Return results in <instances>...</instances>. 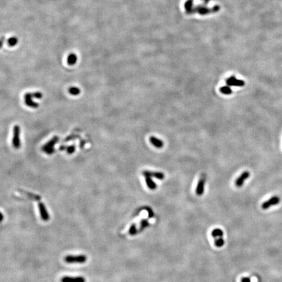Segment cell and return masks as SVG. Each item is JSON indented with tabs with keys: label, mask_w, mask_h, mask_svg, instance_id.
<instances>
[{
	"label": "cell",
	"mask_w": 282,
	"mask_h": 282,
	"mask_svg": "<svg viewBox=\"0 0 282 282\" xmlns=\"http://www.w3.org/2000/svg\"><path fill=\"white\" fill-rule=\"evenodd\" d=\"M86 260H87V257L85 255H67L64 259L65 262L68 264H82V263H84Z\"/></svg>",
	"instance_id": "6da1fadb"
},
{
	"label": "cell",
	"mask_w": 282,
	"mask_h": 282,
	"mask_svg": "<svg viewBox=\"0 0 282 282\" xmlns=\"http://www.w3.org/2000/svg\"><path fill=\"white\" fill-rule=\"evenodd\" d=\"M280 202V198L278 196H274L270 198L268 201L264 202L262 204L261 207L263 210H267L271 206L277 205Z\"/></svg>",
	"instance_id": "7a4b0ae2"
},
{
	"label": "cell",
	"mask_w": 282,
	"mask_h": 282,
	"mask_svg": "<svg viewBox=\"0 0 282 282\" xmlns=\"http://www.w3.org/2000/svg\"><path fill=\"white\" fill-rule=\"evenodd\" d=\"M20 128L18 126H16L14 127V134L13 139V144L14 148L18 149L20 148Z\"/></svg>",
	"instance_id": "3957f363"
},
{
	"label": "cell",
	"mask_w": 282,
	"mask_h": 282,
	"mask_svg": "<svg viewBox=\"0 0 282 282\" xmlns=\"http://www.w3.org/2000/svg\"><path fill=\"white\" fill-rule=\"evenodd\" d=\"M250 173L249 171H244L243 172L242 174L238 176V178L236 179L235 181V185L236 187H240L243 186L244 182L250 177Z\"/></svg>",
	"instance_id": "277c9868"
},
{
	"label": "cell",
	"mask_w": 282,
	"mask_h": 282,
	"mask_svg": "<svg viewBox=\"0 0 282 282\" xmlns=\"http://www.w3.org/2000/svg\"><path fill=\"white\" fill-rule=\"evenodd\" d=\"M142 174L144 176H150V177H154L159 180H163L165 178V174L161 172H152L149 171H144L142 172Z\"/></svg>",
	"instance_id": "5b68a950"
},
{
	"label": "cell",
	"mask_w": 282,
	"mask_h": 282,
	"mask_svg": "<svg viewBox=\"0 0 282 282\" xmlns=\"http://www.w3.org/2000/svg\"><path fill=\"white\" fill-rule=\"evenodd\" d=\"M206 178L205 177H201L199 180L197 188H196V194L199 196H201L205 191V186Z\"/></svg>",
	"instance_id": "8992f818"
},
{
	"label": "cell",
	"mask_w": 282,
	"mask_h": 282,
	"mask_svg": "<svg viewBox=\"0 0 282 282\" xmlns=\"http://www.w3.org/2000/svg\"><path fill=\"white\" fill-rule=\"evenodd\" d=\"M39 212H40V215L42 220L44 221H47L48 220H49V214H48V212L47 211V210L45 207L44 205H43V203H39Z\"/></svg>",
	"instance_id": "52a82bcc"
},
{
	"label": "cell",
	"mask_w": 282,
	"mask_h": 282,
	"mask_svg": "<svg viewBox=\"0 0 282 282\" xmlns=\"http://www.w3.org/2000/svg\"><path fill=\"white\" fill-rule=\"evenodd\" d=\"M61 282H86V280L82 276H64L61 279Z\"/></svg>",
	"instance_id": "ba28073f"
},
{
	"label": "cell",
	"mask_w": 282,
	"mask_h": 282,
	"mask_svg": "<svg viewBox=\"0 0 282 282\" xmlns=\"http://www.w3.org/2000/svg\"><path fill=\"white\" fill-rule=\"evenodd\" d=\"M227 84L229 86H239V87H242L245 85V82L242 80H238L235 77H231L229 78L227 80Z\"/></svg>",
	"instance_id": "9c48e42d"
},
{
	"label": "cell",
	"mask_w": 282,
	"mask_h": 282,
	"mask_svg": "<svg viewBox=\"0 0 282 282\" xmlns=\"http://www.w3.org/2000/svg\"><path fill=\"white\" fill-rule=\"evenodd\" d=\"M32 97H33L32 93L26 94L25 96H24L25 103H26V105H28V106H29L30 107L36 108V107H38V104L35 103V102H33V101L32 99Z\"/></svg>",
	"instance_id": "30bf717a"
},
{
	"label": "cell",
	"mask_w": 282,
	"mask_h": 282,
	"mask_svg": "<svg viewBox=\"0 0 282 282\" xmlns=\"http://www.w3.org/2000/svg\"><path fill=\"white\" fill-rule=\"evenodd\" d=\"M56 141H57V137H54L53 140H52L50 141L49 142H48V144H47L46 145L44 146V147L43 148V150H44V151L48 153V154H50L52 153V152H53V147H54V144L56 142Z\"/></svg>",
	"instance_id": "8fae6325"
},
{
	"label": "cell",
	"mask_w": 282,
	"mask_h": 282,
	"mask_svg": "<svg viewBox=\"0 0 282 282\" xmlns=\"http://www.w3.org/2000/svg\"><path fill=\"white\" fill-rule=\"evenodd\" d=\"M150 142L155 146L157 148H163V146L164 145L163 142L159 139L158 138H157L156 137L152 136L150 137Z\"/></svg>",
	"instance_id": "7c38bea8"
},
{
	"label": "cell",
	"mask_w": 282,
	"mask_h": 282,
	"mask_svg": "<svg viewBox=\"0 0 282 282\" xmlns=\"http://www.w3.org/2000/svg\"><path fill=\"white\" fill-rule=\"evenodd\" d=\"M144 177H145L146 183V184H147L149 189L152 190H156L157 187V185L156 184V183L152 180V177H150V176H144Z\"/></svg>",
	"instance_id": "4fadbf2b"
},
{
	"label": "cell",
	"mask_w": 282,
	"mask_h": 282,
	"mask_svg": "<svg viewBox=\"0 0 282 282\" xmlns=\"http://www.w3.org/2000/svg\"><path fill=\"white\" fill-rule=\"evenodd\" d=\"M77 61V56L74 54H71L68 58H67V63L69 65H73L76 63Z\"/></svg>",
	"instance_id": "5bb4252c"
},
{
	"label": "cell",
	"mask_w": 282,
	"mask_h": 282,
	"mask_svg": "<svg viewBox=\"0 0 282 282\" xmlns=\"http://www.w3.org/2000/svg\"><path fill=\"white\" fill-rule=\"evenodd\" d=\"M223 235V232L222 230H221V229H214V230L212 232V237L214 238L215 239L217 238L222 237Z\"/></svg>",
	"instance_id": "9a60e30c"
},
{
	"label": "cell",
	"mask_w": 282,
	"mask_h": 282,
	"mask_svg": "<svg viewBox=\"0 0 282 282\" xmlns=\"http://www.w3.org/2000/svg\"><path fill=\"white\" fill-rule=\"evenodd\" d=\"M220 92L225 95H229L232 92L231 88L229 86H223L220 88Z\"/></svg>",
	"instance_id": "2e32d148"
},
{
	"label": "cell",
	"mask_w": 282,
	"mask_h": 282,
	"mask_svg": "<svg viewBox=\"0 0 282 282\" xmlns=\"http://www.w3.org/2000/svg\"><path fill=\"white\" fill-rule=\"evenodd\" d=\"M7 43H8V45L10 47H14L18 43V39L15 37H11L10 39H9Z\"/></svg>",
	"instance_id": "e0dca14e"
},
{
	"label": "cell",
	"mask_w": 282,
	"mask_h": 282,
	"mask_svg": "<svg viewBox=\"0 0 282 282\" xmlns=\"http://www.w3.org/2000/svg\"><path fill=\"white\" fill-rule=\"evenodd\" d=\"M69 92L71 94V95L77 96L80 93V89L77 88V87H71V88H69Z\"/></svg>",
	"instance_id": "ac0fdd59"
},
{
	"label": "cell",
	"mask_w": 282,
	"mask_h": 282,
	"mask_svg": "<svg viewBox=\"0 0 282 282\" xmlns=\"http://www.w3.org/2000/svg\"><path fill=\"white\" fill-rule=\"evenodd\" d=\"M224 243H225V241L222 237L217 238L215 239V244H216V246L218 247H222L223 246Z\"/></svg>",
	"instance_id": "d6986e66"
},
{
	"label": "cell",
	"mask_w": 282,
	"mask_h": 282,
	"mask_svg": "<svg viewBox=\"0 0 282 282\" xmlns=\"http://www.w3.org/2000/svg\"><path fill=\"white\" fill-rule=\"evenodd\" d=\"M241 282H251V280L249 277H242L241 280Z\"/></svg>",
	"instance_id": "ffe728a7"
},
{
	"label": "cell",
	"mask_w": 282,
	"mask_h": 282,
	"mask_svg": "<svg viewBox=\"0 0 282 282\" xmlns=\"http://www.w3.org/2000/svg\"><path fill=\"white\" fill-rule=\"evenodd\" d=\"M4 39H5L4 37H1V38H0V48H1L3 46V42H4Z\"/></svg>",
	"instance_id": "44dd1931"
},
{
	"label": "cell",
	"mask_w": 282,
	"mask_h": 282,
	"mask_svg": "<svg viewBox=\"0 0 282 282\" xmlns=\"http://www.w3.org/2000/svg\"><path fill=\"white\" fill-rule=\"evenodd\" d=\"M74 148L73 147V146H71L70 148H68V151H69V153H73V151H74Z\"/></svg>",
	"instance_id": "7402d4cb"
},
{
	"label": "cell",
	"mask_w": 282,
	"mask_h": 282,
	"mask_svg": "<svg viewBox=\"0 0 282 282\" xmlns=\"http://www.w3.org/2000/svg\"><path fill=\"white\" fill-rule=\"evenodd\" d=\"M3 220V216L2 213L0 212V223L2 222Z\"/></svg>",
	"instance_id": "603a6c76"
}]
</instances>
